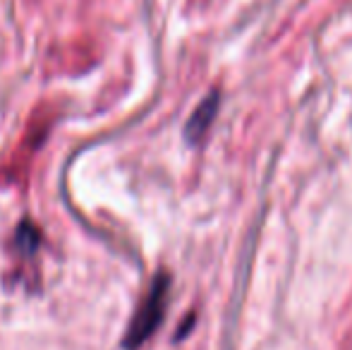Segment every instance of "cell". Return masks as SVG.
Instances as JSON below:
<instances>
[{
    "mask_svg": "<svg viewBox=\"0 0 352 350\" xmlns=\"http://www.w3.org/2000/svg\"><path fill=\"white\" fill-rule=\"evenodd\" d=\"M38 243V233L34 230V226H24V228H19V245H22L27 252H32L34 248H36Z\"/></svg>",
    "mask_w": 352,
    "mask_h": 350,
    "instance_id": "3",
    "label": "cell"
},
{
    "mask_svg": "<svg viewBox=\"0 0 352 350\" xmlns=\"http://www.w3.org/2000/svg\"><path fill=\"white\" fill-rule=\"evenodd\" d=\"M168 293H170V278L168 274H158L151 283V290L144 298V303L137 309L135 319H132L130 329H127V338H125V348L135 350L140 348L163 322V314H166V305H168Z\"/></svg>",
    "mask_w": 352,
    "mask_h": 350,
    "instance_id": "1",
    "label": "cell"
},
{
    "mask_svg": "<svg viewBox=\"0 0 352 350\" xmlns=\"http://www.w3.org/2000/svg\"><path fill=\"white\" fill-rule=\"evenodd\" d=\"M216 111H218V94L211 91L204 101L197 106V111L192 113V118L187 120L185 125V137L190 142H199L201 137L209 132L213 118H216Z\"/></svg>",
    "mask_w": 352,
    "mask_h": 350,
    "instance_id": "2",
    "label": "cell"
}]
</instances>
